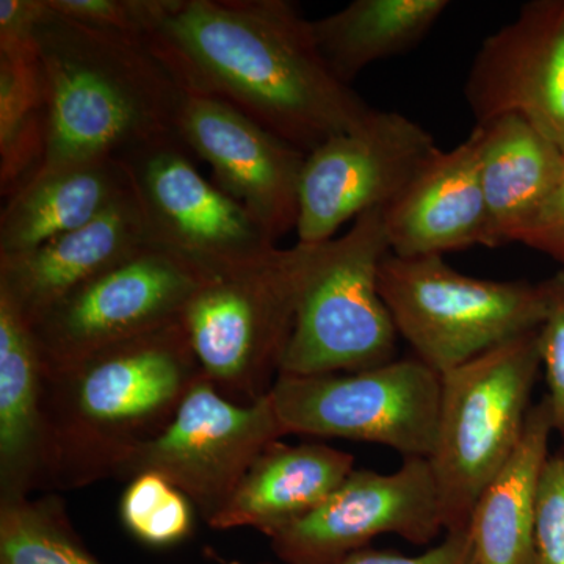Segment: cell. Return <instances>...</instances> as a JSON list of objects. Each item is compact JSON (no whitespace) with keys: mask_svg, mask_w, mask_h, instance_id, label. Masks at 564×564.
Segmentation results:
<instances>
[{"mask_svg":"<svg viewBox=\"0 0 564 564\" xmlns=\"http://www.w3.org/2000/svg\"><path fill=\"white\" fill-rule=\"evenodd\" d=\"M143 41L182 90L228 104L306 154L375 110L333 73L291 0H158Z\"/></svg>","mask_w":564,"mask_h":564,"instance_id":"cell-1","label":"cell"},{"mask_svg":"<svg viewBox=\"0 0 564 564\" xmlns=\"http://www.w3.org/2000/svg\"><path fill=\"white\" fill-rule=\"evenodd\" d=\"M203 375L182 318L44 370L43 489L117 477L169 426Z\"/></svg>","mask_w":564,"mask_h":564,"instance_id":"cell-2","label":"cell"},{"mask_svg":"<svg viewBox=\"0 0 564 564\" xmlns=\"http://www.w3.org/2000/svg\"><path fill=\"white\" fill-rule=\"evenodd\" d=\"M36 41L47 98L46 152L36 174L182 144L184 90L143 40L47 7Z\"/></svg>","mask_w":564,"mask_h":564,"instance_id":"cell-3","label":"cell"},{"mask_svg":"<svg viewBox=\"0 0 564 564\" xmlns=\"http://www.w3.org/2000/svg\"><path fill=\"white\" fill-rule=\"evenodd\" d=\"M323 247L276 248L242 272L206 282L192 296L182 321L204 377L226 399L250 404L272 392Z\"/></svg>","mask_w":564,"mask_h":564,"instance_id":"cell-4","label":"cell"},{"mask_svg":"<svg viewBox=\"0 0 564 564\" xmlns=\"http://www.w3.org/2000/svg\"><path fill=\"white\" fill-rule=\"evenodd\" d=\"M538 332L441 375L436 441L429 456L445 533L466 530L478 497L513 455L541 367Z\"/></svg>","mask_w":564,"mask_h":564,"instance_id":"cell-5","label":"cell"},{"mask_svg":"<svg viewBox=\"0 0 564 564\" xmlns=\"http://www.w3.org/2000/svg\"><path fill=\"white\" fill-rule=\"evenodd\" d=\"M378 285L399 336L440 375L536 332L544 322L543 285L467 276L443 256L389 252Z\"/></svg>","mask_w":564,"mask_h":564,"instance_id":"cell-6","label":"cell"},{"mask_svg":"<svg viewBox=\"0 0 564 564\" xmlns=\"http://www.w3.org/2000/svg\"><path fill=\"white\" fill-rule=\"evenodd\" d=\"M389 252L383 209L366 212L325 243L304 285L281 373L361 372L395 359L399 333L378 285Z\"/></svg>","mask_w":564,"mask_h":564,"instance_id":"cell-7","label":"cell"},{"mask_svg":"<svg viewBox=\"0 0 564 564\" xmlns=\"http://www.w3.org/2000/svg\"><path fill=\"white\" fill-rule=\"evenodd\" d=\"M441 388V375L414 356L361 372L281 373L270 397L288 434L359 441L403 458H429Z\"/></svg>","mask_w":564,"mask_h":564,"instance_id":"cell-8","label":"cell"},{"mask_svg":"<svg viewBox=\"0 0 564 564\" xmlns=\"http://www.w3.org/2000/svg\"><path fill=\"white\" fill-rule=\"evenodd\" d=\"M191 155L184 144L174 143L121 159L152 247L191 267L206 282L269 258L276 240L242 204L204 180Z\"/></svg>","mask_w":564,"mask_h":564,"instance_id":"cell-9","label":"cell"},{"mask_svg":"<svg viewBox=\"0 0 564 564\" xmlns=\"http://www.w3.org/2000/svg\"><path fill=\"white\" fill-rule=\"evenodd\" d=\"M284 436L270 393L254 403H236L203 375L169 426L122 464L115 478L162 475L209 524L252 463Z\"/></svg>","mask_w":564,"mask_h":564,"instance_id":"cell-10","label":"cell"},{"mask_svg":"<svg viewBox=\"0 0 564 564\" xmlns=\"http://www.w3.org/2000/svg\"><path fill=\"white\" fill-rule=\"evenodd\" d=\"M440 148L432 133L397 111L375 109L307 152L300 181L299 243L334 239L345 223L384 209Z\"/></svg>","mask_w":564,"mask_h":564,"instance_id":"cell-11","label":"cell"},{"mask_svg":"<svg viewBox=\"0 0 564 564\" xmlns=\"http://www.w3.org/2000/svg\"><path fill=\"white\" fill-rule=\"evenodd\" d=\"M206 281L158 248H147L70 293L32 323L44 370L181 321Z\"/></svg>","mask_w":564,"mask_h":564,"instance_id":"cell-12","label":"cell"},{"mask_svg":"<svg viewBox=\"0 0 564 564\" xmlns=\"http://www.w3.org/2000/svg\"><path fill=\"white\" fill-rule=\"evenodd\" d=\"M445 532L443 510L426 458H404L392 474L352 470L310 514L270 538L284 564H339L397 534L426 545Z\"/></svg>","mask_w":564,"mask_h":564,"instance_id":"cell-13","label":"cell"},{"mask_svg":"<svg viewBox=\"0 0 564 564\" xmlns=\"http://www.w3.org/2000/svg\"><path fill=\"white\" fill-rule=\"evenodd\" d=\"M475 126L514 115L564 154V0H534L475 54L464 88Z\"/></svg>","mask_w":564,"mask_h":564,"instance_id":"cell-14","label":"cell"},{"mask_svg":"<svg viewBox=\"0 0 564 564\" xmlns=\"http://www.w3.org/2000/svg\"><path fill=\"white\" fill-rule=\"evenodd\" d=\"M177 133L209 163L218 187L242 204L274 240L295 231L306 152L228 104L184 91Z\"/></svg>","mask_w":564,"mask_h":564,"instance_id":"cell-15","label":"cell"},{"mask_svg":"<svg viewBox=\"0 0 564 564\" xmlns=\"http://www.w3.org/2000/svg\"><path fill=\"white\" fill-rule=\"evenodd\" d=\"M151 247L132 193L84 228L0 258V296L32 325L82 285Z\"/></svg>","mask_w":564,"mask_h":564,"instance_id":"cell-16","label":"cell"},{"mask_svg":"<svg viewBox=\"0 0 564 564\" xmlns=\"http://www.w3.org/2000/svg\"><path fill=\"white\" fill-rule=\"evenodd\" d=\"M480 139L470 132L451 151H437L383 209L393 256H444L488 248V215L478 165Z\"/></svg>","mask_w":564,"mask_h":564,"instance_id":"cell-17","label":"cell"},{"mask_svg":"<svg viewBox=\"0 0 564 564\" xmlns=\"http://www.w3.org/2000/svg\"><path fill=\"white\" fill-rule=\"evenodd\" d=\"M355 470V456L325 444L274 443L250 467L209 522L215 530H259L272 538L310 514Z\"/></svg>","mask_w":564,"mask_h":564,"instance_id":"cell-18","label":"cell"},{"mask_svg":"<svg viewBox=\"0 0 564 564\" xmlns=\"http://www.w3.org/2000/svg\"><path fill=\"white\" fill-rule=\"evenodd\" d=\"M44 369L31 325L0 296V503L44 486Z\"/></svg>","mask_w":564,"mask_h":564,"instance_id":"cell-19","label":"cell"},{"mask_svg":"<svg viewBox=\"0 0 564 564\" xmlns=\"http://www.w3.org/2000/svg\"><path fill=\"white\" fill-rule=\"evenodd\" d=\"M488 215V248L518 243L564 173V154L533 126L514 117L475 126Z\"/></svg>","mask_w":564,"mask_h":564,"instance_id":"cell-20","label":"cell"},{"mask_svg":"<svg viewBox=\"0 0 564 564\" xmlns=\"http://www.w3.org/2000/svg\"><path fill=\"white\" fill-rule=\"evenodd\" d=\"M132 193L131 174L121 159H98L36 174L2 207L0 258L22 254L84 228Z\"/></svg>","mask_w":564,"mask_h":564,"instance_id":"cell-21","label":"cell"},{"mask_svg":"<svg viewBox=\"0 0 564 564\" xmlns=\"http://www.w3.org/2000/svg\"><path fill=\"white\" fill-rule=\"evenodd\" d=\"M554 432L544 397L530 408L513 455L475 503L467 530L477 564H532L538 494Z\"/></svg>","mask_w":564,"mask_h":564,"instance_id":"cell-22","label":"cell"},{"mask_svg":"<svg viewBox=\"0 0 564 564\" xmlns=\"http://www.w3.org/2000/svg\"><path fill=\"white\" fill-rule=\"evenodd\" d=\"M448 7V0H355L311 24L323 58L350 85L367 66L421 43Z\"/></svg>","mask_w":564,"mask_h":564,"instance_id":"cell-23","label":"cell"},{"mask_svg":"<svg viewBox=\"0 0 564 564\" xmlns=\"http://www.w3.org/2000/svg\"><path fill=\"white\" fill-rule=\"evenodd\" d=\"M47 143V98L39 51L0 55V192L10 198L39 173Z\"/></svg>","mask_w":564,"mask_h":564,"instance_id":"cell-24","label":"cell"},{"mask_svg":"<svg viewBox=\"0 0 564 564\" xmlns=\"http://www.w3.org/2000/svg\"><path fill=\"white\" fill-rule=\"evenodd\" d=\"M0 564H104L55 496L0 503Z\"/></svg>","mask_w":564,"mask_h":564,"instance_id":"cell-25","label":"cell"},{"mask_svg":"<svg viewBox=\"0 0 564 564\" xmlns=\"http://www.w3.org/2000/svg\"><path fill=\"white\" fill-rule=\"evenodd\" d=\"M120 518L140 543L172 547L191 536L195 507L162 475L147 473L133 477L122 492Z\"/></svg>","mask_w":564,"mask_h":564,"instance_id":"cell-26","label":"cell"},{"mask_svg":"<svg viewBox=\"0 0 564 564\" xmlns=\"http://www.w3.org/2000/svg\"><path fill=\"white\" fill-rule=\"evenodd\" d=\"M545 299L543 325L538 332L541 367L549 393L545 395L554 419L555 432L564 437V269L541 282Z\"/></svg>","mask_w":564,"mask_h":564,"instance_id":"cell-27","label":"cell"},{"mask_svg":"<svg viewBox=\"0 0 564 564\" xmlns=\"http://www.w3.org/2000/svg\"><path fill=\"white\" fill-rule=\"evenodd\" d=\"M532 564H564V454L551 455L541 478Z\"/></svg>","mask_w":564,"mask_h":564,"instance_id":"cell-28","label":"cell"},{"mask_svg":"<svg viewBox=\"0 0 564 564\" xmlns=\"http://www.w3.org/2000/svg\"><path fill=\"white\" fill-rule=\"evenodd\" d=\"M47 7L77 22L144 40L158 0H46Z\"/></svg>","mask_w":564,"mask_h":564,"instance_id":"cell-29","label":"cell"},{"mask_svg":"<svg viewBox=\"0 0 564 564\" xmlns=\"http://www.w3.org/2000/svg\"><path fill=\"white\" fill-rule=\"evenodd\" d=\"M274 564V563H261ZM339 564H477L469 530L447 532L443 541L425 554L406 556L392 551L366 547L355 552Z\"/></svg>","mask_w":564,"mask_h":564,"instance_id":"cell-30","label":"cell"},{"mask_svg":"<svg viewBox=\"0 0 564 564\" xmlns=\"http://www.w3.org/2000/svg\"><path fill=\"white\" fill-rule=\"evenodd\" d=\"M46 10V0H2L0 55H24L39 51L36 32Z\"/></svg>","mask_w":564,"mask_h":564,"instance_id":"cell-31","label":"cell"},{"mask_svg":"<svg viewBox=\"0 0 564 564\" xmlns=\"http://www.w3.org/2000/svg\"><path fill=\"white\" fill-rule=\"evenodd\" d=\"M518 243L551 256L564 269V173Z\"/></svg>","mask_w":564,"mask_h":564,"instance_id":"cell-32","label":"cell"}]
</instances>
